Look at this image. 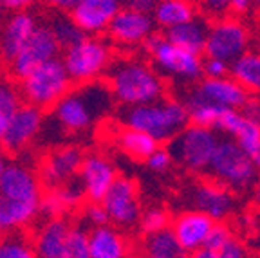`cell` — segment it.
I'll list each match as a JSON object with an SVG mask.
<instances>
[{
	"mask_svg": "<svg viewBox=\"0 0 260 258\" xmlns=\"http://www.w3.org/2000/svg\"><path fill=\"white\" fill-rule=\"evenodd\" d=\"M118 174L114 165L102 153H90L83 157V163L78 172V181L85 191L87 201L102 202L110 186L116 182Z\"/></svg>",
	"mask_w": 260,
	"mask_h": 258,
	"instance_id": "e0dca14e",
	"label": "cell"
},
{
	"mask_svg": "<svg viewBox=\"0 0 260 258\" xmlns=\"http://www.w3.org/2000/svg\"><path fill=\"white\" fill-rule=\"evenodd\" d=\"M40 2L49 8L58 9V11H71L80 0H40Z\"/></svg>",
	"mask_w": 260,
	"mask_h": 258,
	"instance_id": "bcb514c9",
	"label": "cell"
},
{
	"mask_svg": "<svg viewBox=\"0 0 260 258\" xmlns=\"http://www.w3.org/2000/svg\"><path fill=\"white\" fill-rule=\"evenodd\" d=\"M37 27V16L29 11L13 13L0 27V58L8 65L11 63L13 58L20 53V49L31 38Z\"/></svg>",
	"mask_w": 260,
	"mask_h": 258,
	"instance_id": "44dd1931",
	"label": "cell"
},
{
	"mask_svg": "<svg viewBox=\"0 0 260 258\" xmlns=\"http://www.w3.org/2000/svg\"><path fill=\"white\" fill-rule=\"evenodd\" d=\"M60 51L61 45L58 44L56 37H54L53 29L49 27V24H38V27L31 35V38L20 49V53L16 54L11 63H9V71H11V74L16 80H24L37 67L58 58Z\"/></svg>",
	"mask_w": 260,
	"mask_h": 258,
	"instance_id": "8fae6325",
	"label": "cell"
},
{
	"mask_svg": "<svg viewBox=\"0 0 260 258\" xmlns=\"http://www.w3.org/2000/svg\"><path fill=\"white\" fill-rule=\"evenodd\" d=\"M0 258H37L32 240L22 230L0 235Z\"/></svg>",
	"mask_w": 260,
	"mask_h": 258,
	"instance_id": "4dcf8cb0",
	"label": "cell"
},
{
	"mask_svg": "<svg viewBox=\"0 0 260 258\" xmlns=\"http://www.w3.org/2000/svg\"><path fill=\"white\" fill-rule=\"evenodd\" d=\"M145 51L161 76L181 83H197L203 76V58L190 53L167 38V35H152L145 42Z\"/></svg>",
	"mask_w": 260,
	"mask_h": 258,
	"instance_id": "8992f818",
	"label": "cell"
},
{
	"mask_svg": "<svg viewBox=\"0 0 260 258\" xmlns=\"http://www.w3.org/2000/svg\"><path fill=\"white\" fill-rule=\"evenodd\" d=\"M230 76L251 96H260V53L248 51L230 65Z\"/></svg>",
	"mask_w": 260,
	"mask_h": 258,
	"instance_id": "f546056e",
	"label": "cell"
},
{
	"mask_svg": "<svg viewBox=\"0 0 260 258\" xmlns=\"http://www.w3.org/2000/svg\"><path fill=\"white\" fill-rule=\"evenodd\" d=\"M61 61L73 83L85 85L98 81L103 74L109 73L114 56L110 45L103 38L85 35L76 44L63 49Z\"/></svg>",
	"mask_w": 260,
	"mask_h": 258,
	"instance_id": "5b68a950",
	"label": "cell"
},
{
	"mask_svg": "<svg viewBox=\"0 0 260 258\" xmlns=\"http://www.w3.org/2000/svg\"><path fill=\"white\" fill-rule=\"evenodd\" d=\"M233 238V231L232 228L228 226L226 222H215L213 228H211L210 235H208V240H206V246L211 247V249H217L219 251L222 246H226L230 240Z\"/></svg>",
	"mask_w": 260,
	"mask_h": 258,
	"instance_id": "8d00e7d4",
	"label": "cell"
},
{
	"mask_svg": "<svg viewBox=\"0 0 260 258\" xmlns=\"http://www.w3.org/2000/svg\"><path fill=\"white\" fill-rule=\"evenodd\" d=\"M83 163V155L76 146H63L54 150L44 159L40 166V181L47 190H53L58 186L78 177L80 166Z\"/></svg>",
	"mask_w": 260,
	"mask_h": 258,
	"instance_id": "ac0fdd59",
	"label": "cell"
},
{
	"mask_svg": "<svg viewBox=\"0 0 260 258\" xmlns=\"http://www.w3.org/2000/svg\"><path fill=\"white\" fill-rule=\"evenodd\" d=\"M4 2V8L11 13H20V11H27L32 6L35 0H2Z\"/></svg>",
	"mask_w": 260,
	"mask_h": 258,
	"instance_id": "ee69618b",
	"label": "cell"
},
{
	"mask_svg": "<svg viewBox=\"0 0 260 258\" xmlns=\"http://www.w3.org/2000/svg\"><path fill=\"white\" fill-rule=\"evenodd\" d=\"M4 11H6V8H4V2L0 0V20H2V15H4Z\"/></svg>",
	"mask_w": 260,
	"mask_h": 258,
	"instance_id": "f5cc1de1",
	"label": "cell"
},
{
	"mask_svg": "<svg viewBox=\"0 0 260 258\" xmlns=\"http://www.w3.org/2000/svg\"><path fill=\"white\" fill-rule=\"evenodd\" d=\"M256 258H260V254H258V256H256Z\"/></svg>",
	"mask_w": 260,
	"mask_h": 258,
	"instance_id": "11a10c76",
	"label": "cell"
},
{
	"mask_svg": "<svg viewBox=\"0 0 260 258\" xmlns=\"http://www.w3.org/2000/svg\"><path fill=\"white\" fill-rule=\"evenodd\" d=\"M90 258H126L130 247L126 238L116 226H98L89 230Z\"/></svg>",
	"mask_w": 260,
	"mask_h": 258,
	"instance_id": "cb8c5ba5",
	"label": "cell"
},
{
	"mask_svg": "<svg viewBox=\"0 0 260 258\" xmlns=\"http://www.w3.org/2000/svg\"><path fill=\"white\" fill-rule=\"evenodd\" d=\"M251 157H253V163L256 165V168L260 170V145L251 152Z\"/></svg>",
	"mask_w": 260,
	"mask_h": 258,
	"instance_id": "f907efd6",
	"label": "cell"
},
{
	"mask_svg": "<svg viewBox=\"0 0 260 258\" xmlns=\"http://www.w3.org/2000/svg\"><path fill=\"white\" fill-rule=\"evenodd\" d=\"M159 0H126V8L136 9L145 15H154L155 8H157Z\"/></svg>",
	"mask_w": 260,
	"mask_h": 258,
	"instance_id": "b9f144b4",
	"label": "cell"
},
{
	"mask_svg": "<svg viewBox=\"0 0 260 258\" xmlns=\"http://www.w3.org/2000/svg\"><path fill=\"white\" fill-rule=\"evenodd\" d=\"M109 213L103 208L102 202H90L83 206V211H81V226H89V230L98 226H105L109 224Z\"/></svg>",
	"mask_w": 260,
	"mask_h": 258,
	"instance_id": "d590c367",
	"label": "cell"
},
{
	"mask_svg": "<svg viewBox=\"0 0 260 258\" xmlns=\"http://www.w3.org/2000/svg\"><path fill=\"white\" fill-rule=\"evenodd\" d=\"M240 110H242L249 119L260 123V96H249L248 103H246Z\"/></svg>",
	"mask_w": 260,
	"mask_h": 258,
	"instance_id": "7bdbcfd3",
	"label": "cell"
},
{
	"mask_svg": "<svg viewBox=\"0 0 260 258\" xmlns=\"http://www.w3.org/2000/svg\"><path fill=\"white\" fill-rule=\"evenodd\" d=\"M213 224H215V220L211 217H208L203 211L191 208V210L179 213L172 220L170 230L175 235V238H177V242L188 253H191V251L206 246L208 235H210Z\"/></svg>",
	"mask_w": 260,
	"mask_h": 258,
	"instance_id": "ffe728a7",
	"label": "cell"
},
{
	"mask_svg": "<svg viewBox=\"0 0 260 258\" xmlns=\"http://www.w3.org/2000/svg\"><path fill=\"white\" fill-rule=\"evenodd\" d=\"M190 204L193 206V210L203 211L215 222H222L235 211L237 201L230 188L217 182L215 179H208L191 188Z\"/></svg>",
	"mask_w": 260,
	"mask_h": 258,
	"instance_id": "9a60e30c",
	"label": "cell"
},
{
	"mask_svg": "<svg viewBox=\"0 0 260 258\" xmlns=\"http://www.w3.org/2000/svg\"><path fill=\"white\" fill-rule=\"evenodd\" d=\"M126 258H141V256H139V254H128Z\"/></svg>",
	"mask_w": 260,
	"mask_h": 258,
	"instance_id": "db71d44e",
	"label": "cell"
},
{
	"mask_svg": "<svg viewBox=\"0 0 260 258\" xmlns=\"http://www.w3.org/2000/svg\"><path fill=\"white\" fill-rule=\"evenodd\" d=\"M255 4L256 0H230V11L235 13V15H244Z\"/></svg>",
	"mask_w": 260,
	"mask_h": 258,
	"instance_id": "f6af8a7d",
	"label": "cell"
},
{
	"mask_svg": "<svg viewBox=\"0 0 260 258\" xmlns=\"http://www.w3.org/2000/svg\"><path fill=\"white\" fill-rule=\"evenodd\" d=\"M73 89L67 69L60 58L47 61L20 80L22 100L38 109H54L56 103Z\"/></svg>",
	"mask_w": 260,
	"mask_h": 258,
	"instance_id": "52a82bcc",
	"label": "cell"
},
{
	"mask_svg": "<svg viewBox=\"0 0 260 258\" xmlns=\"http://www.w3.org/2000/svg\"><path fill=\"white\" fill-rule=\"evenodd\" d=\"M42 186L40 175L22 163H9L0 174V197L9 201L40 204Z\"/></svg>",
	"mask_w": 260,
	"mask_h": 258,
	"instance_id": "2e32d148",
	"label": "cell"
},
{
	"mask_svg": "<svg viewBox=\"0 0 260 258\" xmlns=\"http://www.w3.org/2000/svg\"><path fill=\"white\" fill-rule=\"evenodd\" d=\"M251 45V33L235 16H220L210 22L208 29L204 56L219 58L232 65L237 58L249 51Z\"/></svg>",
	"mask_w": 260,
	"mask_h": 258,
	"instance_id": "9c48e42d",
	"label": "cell"
},
{
	"mask_svg": "<svg viewBox=\"0 0 260 258\" xmlns=\"http://www.w3.org/2000/svg\"><path fill=\"white\" fill-rule=\"evenodd\" d=\"M22 105L20 89H16L11 83H0V143L4 137L6 126H8L11 116L16 109Z\"/></svg>",
	"mask_w": 260,
	"mask_h": 258,
	"instance_id": "d6a6232c",
	"label": "cell"
},
{
	"mask_svg": "<svg viewBox=\"0 0 260 258\" xmlns=\"http://www.w3.org/2000/svg\"><path fill=\"white\" fill-rule=\"evenodd\" d=\"M219 258H251V253H249V247L239 240V238L233 237L226 246H222L219 251Z\"/></svg>",
	"mask_w": 260,
	"mask_h": 258,
	"instance_id": "f35d334b",
	"label": "cell"
},
{
	"mask_svg": "<svg viewBox=\"0 0 260 258\" xmlns=\"http://www.w3.org/2000/svg\"><path fill=\"white\" fill-rule=\"evenodd\" d=\"M8 165H9V163H8V152H6V150L0 146V174L4 172Z\"/></svg>",
	"mask_w": 260,
	"mask_h": 258,
	"instance_id": "681fc988",
	"label": "cell"
},
{
	"mask_svg": "<svg viewBox=\"0 0 260 258\" xmlns=\"http://www.w3.org/2000/svg\"><path fill=\"white\" fill-rule=\"evenodd\" d=\"M219 143L220 137L217 130L191 123L172 139L168 148L177 165L191 174H201L208 172Z\"/></svg>",
	"mask_w": 260,
	"mask_h": 258,
	"instance_id": "ba28073f",
	"label": "cell"
},
{
	"mask_svg": "<svg viewBox=\"0 0 260 258\" xmlns=\"http://www.w3.org/2000/svg\"><path fill=\"white\" fill-rule=\"evenodd\" d=\"M172 163H174V157H172L170 148H162V146H159L150 157L146 159V165L150 166L154 172H165V170L170 168Z\"/></svg>",
	"mask_w": 260,
	"mask_h": 258,
	"instance_id": "ab89813d",
	"label": "cell"
},
{
	"mask_svg": "<svg viewBox=\"0 0 260 258\" xmlns=\"http://www.w3.org/2000/svg\"><path fill=\"white\" fill-rule=\"evenodd\" d=\"M44 125V110L29 103H22L6 126L0 146L8 153H20L31 145Z\"/></svg>",
	"mask_w": 260,
	"mask_h": 258,
	"instance_id": "4fadbf2b",
	"label": "cell"
},
{
	"mask_svg": "<svg viewBox=\"0 0 260 258\" xmlns=\"http://www.w3.org/2000/svg\"><path fill=\"white\" fill-rule=\"evenodd\" d=\"M155 20L152 15H145L136 9L121 8L109 25V38L121 47L145 45V42L154 35Z\"/></svg>",
	"mask_w": 260,
	"mask_h": 258,
	"instance_id": "5bb4252c",
	"label": "cell"
},
{
	"mask_svg": "<svg viewBox=\"0 0 260 258\" xmlns=\"http://www.w3.org/2000/svg\"><path fill=\"white\" fill-rule=\"evenodd\" d=\"M73 224L63 217L47 218L32 237L37 258H67V237Z\"/></svg>",
	"mask_w": 260,
	"mask_h": 258,
	"instance_id": "7402d4cb",
	"label": "cell"
},
{
	"mask_svg": "<svg viewBox=\"0 0 260 258\" xmlns=\"http://www.w3.org/2000/svg\"><path fill=\"white\" fill-rule=\"evenodd\" d=\"M197 2L195 0H159L154 11L155 25L161 29H172L181 24L193 20L197 16Z\"/></svg>",
	"mask_w": 260,
	"mask_h": 258,
	"instance_id": "4316f807",
	"label": "cell"
},
{
	"mask_svg": "<svg viewBox=\"0 0 260 258\" xmlns=\"http://www.w3.org/2000/svg\"><path fill=\"white\" fill-rule=\"evenodd\" d=\"M83 199H87L85 191L81 188L78 177H74L73 181L65 182L63 186L47 190V194L42 195L40 211L47 218H56V217H61L65 211L73 210L74 206L80 204Z\"/></svg>",
	"mask_w": 260,
	"mask_h": 258,
	"instance_id": "d4e9b609",
	"label": "cell"
},
{
	"mask_svg": "<svg viewBox=\"0 0 260 258\" xmlns=\"http://www.w3.org/2000/svg\"><path fill=\"white\" fill-rule=\"evenodd\" d=\"M139 228H141L143 235H152L157 231L168 230L170 228V215L162 208H148L146 211H143Z\"/></svg>",
	"mask_w": 260,
	"mask_h": 258,
	"instance_id": "e575fe53",
	"label": "cell"
},
{
	"mask_svg": "<svg viewBox=\"0 0 260 258\" xmlns=\"http://www.w3.org/2000/svg\"><path fill=\"white\" fill-rule=\"evenodd\" d=\"M119 119L123 126L141 130L155 141L167 143L190 125V110L177 98H162L146 105L123 107Z\"/></svg>",
	"mask_w": 260,
	"mask_h": 258,
	"instance_id": "3957f363",
	"label": "cell"
},
{
	"mask_svg": "<svg viewBox=\"0 0 260 258\" xmlns=\"http://www.w3.org/2000/svg\"><path fill=\"white\" fill-rule=\"evenodd\" d=\"M121 9L118 0H80L69 11L76 25L90 37L109 31L110 22Z\"/></svg>",
	"mask_w": 260,
	"mask_h": 258,
	"instance_id": "d6986e66",
	"label": "cell"
},
{
	"mask_svg": "<svg viewBox=\"0 0 260 258\" xmlns=\"http://www.w3.org/2000/svg\"><path fill=\"white\" fill-rule=\"evenodd\" d=\"M109 220L116 228H134L141 220V202L138 186L132 179L118 177L102 201Z\"/></svg>",
	"mask_w": 260,
	"mask_h": 258,
	"instance_id": "7c38bea8",
	"label": "cell"
},
{
	"mask_svg": "<svg viewBox=\"0 0 260 258\" xmlns=\"http://www.w3.org/2000/svg\"><path fill=\"white\" fill-rule=\"evenodd\" d=\"M215 130L232 137L249 153L260 145V123L249 119L242 110L224 109L219 116Z\"/></svg>",
	"mask_w": 260,
	"mask_h": 258,
	"instance_id": "603a6c76",
	"label": "cell"
},
{
	"mask_svg": "<svg viewBox=\"0 0 260 258\" xmlns=\"http://www.w3.org/2000/svg\"><path fill=\"white\" fill-rule=\"evenodd\" d=\"M118 2H121V0H118Z\"/></svg>",
	"mask_w": 260,
	"mask_h": 258,
	"instance_id": "9f6ffc18",
	"label": "cell"
},
{
	"mask_svg": "<svg viewBox=\"0 0 260 258\" xmlns=\"http://www.w3.org/2000/svg\"><path fill=\"white\" fill-rule=\"evenodd\" d=\"M49 27L53 29L54 37H56L58 44L61 45V49L71 47L73 44H76L80 38L85 37V33L81 31L76 25V22L73 20L71 15H65V13H60V15H54L49 22Z\"/></svg>",
	"mask_w": 260,
	"mask_h": 258,
	"instance_id": "1f68e13d",
	"label": "cell"
},
{
	"mask_svg": "<svg viewBox=\"0 0 260 258\" xmlns=\"http://www.w3.org/2000/svg\"><path fill=\"white\" fill-rule=\"evenodd\" d=\"M208 172L211 179L232 191L251 190L260 181V170L253 163L251 153L246 152L232 137L220 139Z\"/></svg>",
	"mask_w": 260,
	"mask_h": 258,
	"instance_id": "277c9868",
	"label": "cell"
},
{
	"mask_svg": "<svg viewBox=\"0 0 260 258\" xmlns=\"http://www.w3.org/2000/svg\"><path fill=\"white\" fill-rule=\"evenodd\" d=\"M201 11L210 18H220L230 13V0H195Z\"/></svg>",
	"mask_w": 260,
	"mask_h": 258,
	"instance_id": "74e56055",
	"label": "cell"
},
{
	"mask_svg": "<svg viewBox=\"0 0 260 258\" xmlns=\"http://www.w3.org/2000/svg\"><path fill=\"white\" fill-rule=\"evenodd\" d=\"M0 83H2V81H0Z\"/></svg>",
	"mask_w": 260,
	"mask_h": 258,
	"instance_id": "6f0895ef",
	"label": "cell"
},
{
	"mask_svg": "<svg viewBox=\"0 0 260 258\" xmlns=\"http://www.w3.org/2000/svg\"><path fill=\"white\" fill-rule=\"evenodd\" d=\"M208 29H210V22L206 20V16L197 15L193 20L168 29L165 35H167L168 40L174 42L179 47L186 49V51L195 54H204Z\"/></svg>",
	"mask_w": 260,
	"mask_h": 258,
	"instance_id": "484cf974",
	"label": "cell"
},
{
	"mask_svg": "<svg viewBox=\"0 0 260 258\" xmlns=\"http://www.w3.org/2000/svg\"><path fill=\"white\" fill-rule=\"evenodd\" d=\"M251 94L237 83L232 76L222 78H204L193 83L184 94V103L195 105V103H208L220 109H237L240 110L248 103Z\"/></svg>",
	"mask_w": 260,
	"mask_h": 258,
	"instance_id": "30bf717a",
	"label": "cell"
},
{
	"mask_svg": "<svg viewBox=\"0 0 260 258\" xmlns=\"http://www.w3.org/2000/svg\"><path fill=\"white\" fill-rule=\"evenodd\" d=\"M188 258H219V253H217V249L203 246V247H199V249L191 251V253L188 254Z\"/></svg>",
	"mask_w": 260,
	"mask_h": 258,
	"instance_id": "c3c4849f",
	"label": "cell"
},
{
	"mask_svg": "<svg viewBox=\"0 0 260 258\" xmlns=\"http://www.w3.org/2000/svg\"><path fill=\"white\" fill-rule=\"evenodd\" d=\"M188 251L177 242L172 230H162L157 233L145 235L139 249L141 258H188Z\"/></svg>",
	"mask_w": 260,
	"mask_h": 258,
	"instance_id": "83f0119b",
	"label": "cell"
},
{
	"mask_svg": "<svg viewBox=\"0 0 260 258\" xmlns=\"http://www.w3.org/2000/svg\"><path fill=\"white\" fill-rule=\"evenodd\" d=\"M116 145L125 155L138 159V161H146L159 148V141H155L152 136L141 132V130L128 128V126H123L118 132Z\"/></svg>",
	"mask_w": 260,
	"mask_h": 258,
	"instance_id": "f1b7e54d",
	"label": "cell"
},
{
	"mask_svg": "<svg viewBox=\"0 0 260 258\" xmlns=\"http://www.w3.org/2000/svg\"><path fill=\"white\" fill-rule=\"evenodd\" d=\"M114 94L109 85L92 81L65 94L53 110V119L65 132H83L112 110Z\"/></svg>",
	"mask_w": 260,
	"mask_h": 258,
	"instance_id": "7a4b0ae2",
	"label": "cell"
},
{
	"mask_svg": "<svg viewBox=\"0 0 260 258\" xmlns=\"http://www.w3.org/2000/svg\"><path fill=\"white\" fill-rule=\"evenodd\" d=\"M107 85L123 107H139L165 98L167 85L154 65L139 58L114 60L107 73Z\"/></svg>",
	"mask_w": 260,
	"mask_h": 258,
	"instance_id": "6da1fadb",
	"label": "cell"
},
{
	"mask_svg": "<svg viewBox=\"0 0 260 258\" xmlns=\"http://www.w3.org/2000/svg\"><path fill=\"white\" fill-rule=\"evenodd\" d=\"M67 258H90L89 230L85 226H71L67 237Z\"/></svg>",
	"mask_w": 260,
	"mask_h": 258,
	"instance_id": "836d02e7",
	"label": "cell"
},
{
	"mask_svg": "<svg viewBox=\"0 0 260 258\" xmlns=\"http://www.w3.org/2000/svg\"><path fill=\"white\" fill-rule=\"evenodd\" d=\"M249 230H251V233L255 235L256 242L260 244V202L255 208V211L249 215Z\"/></svg>",
	"mask_w": 260,
	"mask_h": 258,
	"instance_id": "7dc6e473",
	"label": "cell"
},
{
	"mask_svg": "<svg viewBox=\"0 0 260 258\" xmlns=\"http://www.w3.org/2000/svg\"><path fill=\"white\" fill-rule=\"evenodd\" d=\"M230 73V63L219 58H204L203 61V76L206 78H222Z\"/></svg>",
	"mask_w": 260,
	"mask_h": 258,
	"instance_id": "60d3db41",
	"label": "cell"
},
{
	"mask_svg": "<svg viewBox=\"0 0 260 258\" xmlns=\"http://www.w3.org/2000/svg\"><path fill=\"white\" fill-rule=\"evenodd\" d=\"M255 197H256V201L260 202V181H258V184L255 186Z\"/></svg>",
	"mask_w": 260,
	"mask_h": 258,
	"instance_id": "816d5d0a",
	"label": "cell"
}]
</instances>
